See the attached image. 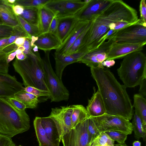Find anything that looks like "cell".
<instances>
[{
  "mask_svg": "<svg viewBox=\"0 0 146 146\" xmlns=\"http://www.w3.org/2000/svg\"><path fill=\"white\" fill-rule=\"evenodd\" d=\"M91 1V0H85L84 1L85 4H87L89 3Z\"/></svg>",
  "mask_w": 146,
  "mask_h": 146,
  "instance_id": "cell-58",
  "label": "cell"
},
{
  "mask_svg": "<svg viewBox=\"0 0 146 146\" xmlns=\"http://www.w3.org/2000/svg\"><path fill=\"white\" fill-rule=\"evenodd\" d=\"M78 20L75 15L59 18L56 34L62 44L75 26Z\"/></svg>",
  "mask_w": 146,
  "mask_h": 146,
  "instance_id": "cell-17",
  "label": "cell"
},
{
  "mask_svg": "<svg viewBox=\"0 0 146 146\" xmlns=\"http://www.w3.org/2000/svg\"><path fill=\"white\" fill-rule=\"evenodd\" d=\"M59 18L54 16L50 24L48 32L56 34L58 23Z\"/></svg>",
  "mask_w": 146,
  "mask_h": 146,
  "instance_id": "cell-44",
  "label": "cell"
},
{
  "mask_svg": "<svg viewBox=\"0 0 146 146\" xmlns=\"http://www.w3.org/2000/svg\"><path fill=\"white\" fill-rule=\"evenodd\" d=\"M42 126L50 141L55 146H59L61 137L54 121L48 116L40 117Z\"/></svg>",
  "mask_w": 146,
  "mask_h": 146,
  "instance_id": "cell-20",
  "label": "cell"
},
{
  "mask_svg": "<svg viewBox=\"0 0 146 146\" xmlns=\"http://www.w3.org/2000/svg\"><path fill=\"white\" fill-rule=\"evenodd\" d=\"M72 111V105L51 109L48 116L54 121L61 138L72 128L71 116Z\"/></svg>",
  "mask_w": 146,
  "mask_h": 146,
  "instance_id": "cell-11",
  "label": "cell"
},
{
  "mask_svg": "<svg viewBox=\"0 0 146 146\" xmlns=\"http://www.w3.org/2000/svg\"><path fill=\"white\" fill-rule=\"evenodd\" d=\"M139 11L141 22L146 24V4L145 0H141L140 3Z\"/></svg>",
  "mask_w": 146,
  "mask_h": 146,
  "instance_id": "cell-42",
  "label": "cell"
},
{
  "mask_svg": "<svg viewBox=\"0 0 146 146\" xmlns=\"http://www.w3.org/2000/svg\"><path fill=\"white\" fill-rule=\"evenodd\" d=\"M133 107L135 111L140 117L143 126L146 127V100L143 96L139 94H135L133 96Z\"/></svg>",
  "mask_w": 146,
  "mask_h": 146,
  "instance_id": "cell-26",
  "label": "cell"
},
{
  "mask_svg": "<svg viewBox=\"0 0 146 146\" xmlns=\"http://www.w3.org/2000/svg\"><path fill=\"white\" fill-rule=\"evenodd\" d=\"M112 0H91L74 15L78 21H88L106 7Z\"/></svg>",
  "mask_w": 146,
  "mask_h": 146,
  "instance_id": "cell-14",
  "label": "cell"
},
{
  "mask_svg": "<svg viewBox=\"0 0 146 146\" xmlns=\"http://www.w3.org/2000/svg\"><path fill=\"white\" fill-rule=\"evenodd\" d=\"M16 146H22L21 145H17V146L16 145Z\"/></svg>",
  "mask_w": 146,
  "mask_h": 146,
  "instance_id": "cell-62",
  "label": "cell"
},
{
  "mask_svg": "<svg viewBox=\"0 0 146 146\" xmlns=\"http://www.w3.org/2000/svg\"><path fill=\"white\" fill-rule=\"evenodd\" d=\"M86 4L80 0H49L44 6L60 18L74 15Z\"/></svg>",
  "mask_w": 146,
  "mask_h": 146,
  "instance_id": "cell-9",
  "label": "cell"
},
{
  "mask_svg": "<svg viewBox=\"0 0 146 146\" xmlns=\"http://www.w3.org/2000/svg\"><path fill=\"white\" fill-rule=\"evenodd\" d=\"M30 39L26 38L23 46H24L25 50L23 53L26 55H34L35 53L32 50V47L30 44Z\"/></svg>",
  "mask_w": 146,
  "mask_h": 146,
  "instance_id": "cell-45",
  "label": "cell"
},
{
  "mask_svg": "<svg viewBox=\"0 0 146 146\" xmlns=\"http://www.w3.org/2000/svg\"><path fill=\"white\" fill-rule=\"evenodd\" d=\"M13 27L4 24L0 25V40L9 38L13 33Z\"/></svg>",
  "mask_w": 146,
  "mask_h": 146,
  "instance_id": "cell-39",
  "label": "cell"
},
{
  "mask_svg": "<svg viewBox=\"0 0 146 146\" xmlns=\"http://www.w3.org/2000/svg\"><path fill=\"white\" fill-rule=\"evenodd\" d=\"M14 108L21 111L25 110L26 106L22 102L13 97L5 98Z\"/></svg>",
  "mask_w": 146,
  "mask_h": 146,
  "instance_id": "cell-40",
  "label": "cell"
},
{
  "mask_svg": "<svg viewBox=\"0 0 146 146\" xmlns=\"http://www.w3.org/2000/svg\"><path fill=\"white\" fill-rule=\"evenodd\" d=\"M92 21V19L89 21L83 31L75 41L69 49L65 56L70 55L74 53L77 50L81 43L86 32L90 27Z\"/></svg>",
  "mask_w": 146,
  "mask_h": 146,
  "instance_id": "cell-33",
  "label": "cell"
},
{
  "mask_svg": "<svg viewBox=\"0 0 146 146\" xmlns=\"http://www.w3.org/2000/svg\"><path fill=\"white\" fill-rule=\"evenodd\" d=\"M114 41L111 40L105 41L97 48L86 54L81 59L79 62L85 64L90 68L104 67L102 63L106 60Z\"/></svg>",
  "mask_w": 146,
  "mask_h": 146,
  "instance_id": "cell-12",
  "label": "cell"
},
{
  "mask_svg": "<svg viewBox=\"0 0 146 146\" xmlns=\"http://www.w3.org/2000/svg\"><path fill=\"white\" fill-rule=\"evenodd\" d=\"M120 146H127L125 144H119Z\"/></svg>",
  "mask_w": 146,
  "mask_h": 146,
  "instance_id": "cell-59",
  "label": "cell"
},
{
  "mask_svg": "<svg viewBox=\"0 0 146 146\" xmlns=\"http://www.w3.org/2000/svg\"><path fill=\"white\" fill-rule=\"evenodd\" d=\"M13 65L21 77L25 87L31 86L49 92L45 78L42 59L38 52L34 55H27L23 60L16 58Z\"/></svg>",
  "mask_w": 146,
  "mask_h": 146,
  "instance_id": "cell-3",
  "label": "cell"
},
{
  "mask_svg": "<svg viewBox=\"0 0 146 146\" xmlns=\"http://www.w3.org/2000/svg\"><path fill=\"white\" fill-rule=\"evenodd\" d=\"M17 49L20 50L23 52L25 50V48L24 46L22 45L18 46Z\"/></svg>",
  "mask_w": 146,
  "mask_h": 146,
  "instance_id": "cell-56",
  "label": "cell"
},
{
  "mask_svg": "<svg viewBox=\"0 0 146 146\" xmlns=\"http://www.w3.org/2000/svg\"><path fill=\"white\" fill-rule=\"evenodd\" d=\"M120 79L127 88L139 85L146 79V56L141 51L133 52L123 57L117 69Z\"/></svg>",
  "mask_w": 146,
  "mask_h": 146,
  "instance_id": "cell-5",
  "label": "cell"
},
{
  "mask_svg": "<svg viewBox=\"0 0 146 146\" xmlns=\"http://www.w3.org/2000/svg\"><path fill=\"white\" fill-rule=\"evenodd\" d=\"M137 13L122 0H112L92 18L90 26L77 50L88 53L98 47L100 39L110 30L116 31L135 23Z\"/></svg>",
  "mask_w": 146,
  "mask_h": 146,
  "instance_id": "cell-1",
  "label": "cell"
},
{
  "mask_svg": "<svg viewBox=\"0 0 146 146\" xmlns=\"http://www.w3.org/2000/svg\"><path fill=\"white\" fill-rule=\"evenodd\" d=\"M114 141L105 132L100 133L90 146H114Z\"/></svg>",
  "mask_w": 146,
  "mask_h": 146,
  "instance_id": "cell-31",
  "label": "cell"
},
{
  "mask_svg": "<svg viewBox=\"0 0 146 146\" xmlns=\"http://www.w3.org/2000/svg\"><path fill=\"white\" fill-rule=\"evenodd\" d=\"M11 138L0 133V146H16Z\"/></svg>",
  "mask_w": 146,
  "mask_h": 146,
  "instance_id": "cell-43",
  "label": "cell"
},
{
  "mask_svg": "<svg viewBox=\"0 0 146 146\" xmlns=\"http://www.w3.org/2000/svg\"><path fill=\"white\" fill-rule=\"evenodd\" d=\"M9 54L0 50V74H8L9 65L7 62V58Z\"/></svg>",
  "mask_w": 146,
  "mask_h": 146,
  "instance_id": "cell-38",
  "label": "cell"
},
{
  "mask_svg": "<svg viewBox=\"0 0 146 146\" xmlns=\"http://www.w3.org/2000/svg\"><path fill=\"white\" fill-rule=\"evenodd\" d=\"M13 97L23 103L28 108H36L40 102L37 96L24 90L16 92Z\"/></svg>",
  "mask_w": 146,
  "mask_h": 146,
  "instance_id": "cell-23",
  "label": "cell"
},
{
  "mask_svg": "<svg viewBox=\"0 0 146 146\" xmlns=\"http://www.w3.org/2000/svg\"><path fill=\"white\" fill-rule=\"evenodd\" d=\"M30 118L25 110H19L0 98V133L11 137L28 131Z\"/></svg>",
  "mask_w": 146,
  "mask_h": 146,
  "instance_id": "cell-4",
  "label": "cell"
},
{
  "mask_svg": "<svg viewBox=\"0 0 146 146\" xmlns=\"http://www.w3.org/2000/svg\"><path fill=\"white\" fill-rule=\"evenodd\" d=\"M0 86L12 89L17 92L24 90V88L14 76L8 74H0Z\"/></svg>",
  "mask_w": 146,
  "mask_h": 146,
  "instance_id": "cell-28",
  "label": "cell"
},
{
  "mask_svg": "<svg viewBox=\"0 0 146 146\" xmlns=\"http://www.w3.org/2000/svg\"><path fill=\"white\" fill-rule=\"evenodd\" d=\"M87 130L90 141V145L92 142L100 134V132L93 121L90 117L88 118Z\"/></svg>",
  "mask_w": 146,
  "mask_h": 146,
  "instance_id": "cell-36",
  "label": "cell"
},
{
  "mask_svg": "<svg viewBox=\"0 0 146 146\" xmlns=\"http://www.w3.org/2000/svg\"><path fill=\"white\" fill-rule=\"evenodd\" d=\"M115 63L114 60H106L104 61L102 63V66L104 67L106 66L107 68H110L113 66Z\"/></svg>",
  "mask_w": 146,
  "mask_h": 146,
  "instance_id": "cell-49",
  "label": "cell"
},
{
  "mask_svg": "<svg viewBox=\"0 0 146 146\" xmlns=\"http://www.w3.org/2000/svg\"><path fill=\"white\" fill-rule=\"evenodd\" d=\"M16 58L20 60H23L27 57V55L24 54L23 52L20 54H17L16 55Z\"/></svg>",
  "mask_w": 146,
  "mask_h": 146,
  "instance_id": "cell-53",
  "label": "cell"
},
{
  "mask_svg": "<svg viewBox=\"0 0 146 146\" xmlns=\"http://www.w3.org/2000/svg\"><path fill=\"white\" fill-rule=\"evenodd\" d=\"M89 21H78L61 46L56 50L54 56H64L69 49L83 31Z\"/></svg>",
  "mask_w": 146,
  "mask_h": 146,
  "instance_id": "cell-15",
  "label": "cell"
},
{
  "mask_svg": "<svg viewBox=\"0 0 146 146\" xmlns=\"http://www.w3.org/2000/svg\"><path fill=\"white\" fill-rule=\"evenodd\" d=\"M146 42L132 43L114 41L108 55L107 60L121 58L133 52L141 51Z\"/></svg>",
  "mask_w": 146,
  "mask_h": 146,
  "instance_id": "cell-13",
  "label": "cell"
},
{
  "mask_svg": "<svg viewBox=\"0 0 146 146\" xmlns=\"http://www.w3.org/2000/svg\"><path fill=\"white\" fill-rule=\"evenodd\" d=\"M131 124L135 137L138 140L142 138L144 141L145 142L146 127H144L140 117L135 112L134 114Z\"/></svg>",
  "mask_w": 146,
  "mask_h": 146,
  "instance_id": "cell-27",
  "label": "cell"
},
{
  "mask_svg": "<svg viewBox=\"0 0 146 146\" xmlns=\"http://www.w3.org/2000/svg\"><path fill=\"white\" fill-rule=\"evenodd\" d=\"M141 143L139 141H135L133 143V146H141Z\"/></svg>",
  "mask_w": 146,
  "mask_h": 146,
  "instance_id": "cell-55",
  "label": "cell"
},
{
  "mask_svg": "<svg viewBox=\"0 0 146 146\" xmlns=\"http://www.w3.org/2000/svg\"><path fill=\"white\" fill-rule=\"evenodd\" d=\"M38 39V36H32L31 37L30 40V44L32 48L34 47L35 45L34 44L35 42Z\"/></svg>",
  "mask_w": 146,
  "mask_h": 146,
  "instance_id": "cell-54",
  "label": "cell"
},
{
  "mask_svg": "<svg viewBox=\"0 0 146 146\" xmlns=\"http://www.w3.org/2000/svg\"><path fill=\"white\" fill-rule=\"evenodd\" d=\"M26 38L24 37H20L17 38L14 43L17 46L23 45L24 44Z\"/></svg>",
  "mask_w": 146,
  "mask_h": 146,
  "instance_id": "cell-50",
  "label": "cell"
},
{
  "mask_svg": "<svg viewBox=\"0 0 146 146\" xmlns=\"http://www.w3.org/2000/svg\"><path fill=\"white\" fill-rule=\"evenodd\" d=\"M117 42L138 43L146 42V24L139 19L137 22L117 31L107 37Z\"/></svg>",
  "mask_w": 146,
  "mask_h": 146,
  "instance_id": "cell-7",
  "label": "cell"
},
{
  "mask_svg": "<svg viewBox=\"0 0 146 146\" xmlns=\"http://www.w3.org/2000/svg\"><path fill=\"white\" fill-rule=\"evenodd\" d=\"M39 8L36 7H24L23 12L20 16L30 24L38 26Z\"/></svg>",
  "mask_w": 146,
  "mask_h": 146,
  "instance_id": "cell-29",
  "label": "cell"
},
{
  "mask_svg": "<svg viewBox=\"0 0 146 146\" xmlns=\"http://www.w3.org/2000/svg\"><path fill=\"white\" fill-rule=\"evenodd\" d=\"M85 54L82 52H76L72 54L64 57L54 56L55 61V72L58 77L62 79L63 71L68 65L79 62L81 59Z\"/></svg>",
  "mask_w": 146,
  "mask_h": 146,
  "instance_id": "cell-19",
  "label": "cell"
},
{
  "mask_svg": "<svg viewBox=\"0 0 146 146\" xmlns=\"http://www.w3.org/2000/svg\"><path fill=\"white\" fill-rule=\"evenodd\" d=\"M3 24V23L1 21V20L0 19V25Z\"/></svg>",
  "mask_w": 146,
  "mask_h": 146,
  "instance_id": "cell-61",
  "label": "cell"
},
{
  "mask_svg": "<svg viewBox=\"0 0 146 146\" xmlns=\"http://www.w3.org/2000/svg\"><path fill=\"white\" fill-rule=\"evenodd\" d=\"M17 91L12 89L0 86V98L13 97Z\"/></svg>",
  "mask_w": 146,
  "mask_h": 146,
  "instance_id": "cell-41",
  "label": "cell"
},
{
  "mask_svg": "<svg viewBox=\"0 0 146 146\" xmlns=\"http://www.w3.org/2000/svg\"><path fill=\"white\" fill-rule=\"evenodd\" d=\"M54 16V13L50 10L45 7L39 8L38 26L41 34L48 32Z\"/></svg>",
  "mask_w": 146,
  "mask_h": 146,
  "instance_id": "cell-21",
  "label": "cell"
},
{
  "mask_svg": "<svg viewBox=\"0 0 146 146\" xmlns=\"http://www.w3.org/2000/svg\"><path fill=\"white\" fill-rule=\"evenodd\" d=\"M38 39L34 44L38 48L46 51L56 50L62 45V43L55 34L47 32L38 36Z\"/></svg>",
  "mask_w": 146,
  "mask_h": 146,
  "instance_id": "cell-16",
  "label": "cell"
},
{
  "mask_svg": "<svg viewBox=\"0 0 146 146\" xmlns=\"http://www.w3.org/2000/svg\"><path fill=\"white\" fill-rule=\"evenodd\" d=\"M140 89L139 94L144 96L146 95V79H144L139 85Z\"/></svg>",
  "mask_w": 146,
  "mask_h": 146,
  "instance_id": "cell-47",
  "label": "cell"
},
{
  "mask_svg": "<svg viewBox=\"0 0 146 146\" xmlns=\"http://www.w3.org/2000/svg\"><path fill=\"white\" fill-rule=\"evenodd\" d=\"M94 93L88 100L86 110L89 117H96L106 113V111L102 96L99 90L96 92L93 88Z\"/></svg>",
  "mask_w": 146,
  "mask_h": 146,
  "instance_id": "cell-18",
  "label": "cell"
},
{
  "mask_svg": "<svg viewBox=\"0 0 146 146\" xmlns=\"http://www.w3.org/2000/svg\"><path fill=\"white\" fill-rule=\"evenodd\" d=\"M17 54L16 51L9 54L7 58V62L9 64L11 61L12 60L15 58Z\"/></svg>",
  "mask_w": 146,
  "mask_h": 146,
  "instance_id": "cell-51",
  "label": "cell"
},
{
  "mask_svg": "<svg viewBox=\"0 0 146 146\" xmlns=\"http://www.w3.org/2000/svg\"><path fill=\"white\" fill-rule=\"evenodd\" d=\"M114 146H120L119 144H115L114 145Z\"/></svg>",
  "mask_w": 146,
  "mask_h": 146,
  "instance_id": "cell-60",
  "label": "cell"
},
{
  "mask_svg": "<svg viewBox=\"0 0 146 146\" xmlns=\"http://www.w3.org/2000/svg\"><path fill=\"white\" fill-rule=\"evenodd\" d=\"M0 19L4 24L15 27L20 25L12 8L0 3Z\"/></svg>",
  "mask_w": 146,
  "mask_h": 146,
  "instance_id": "cell-22",
  "label": "cell"
},
{
  "mask_svg": "<svg viewBox=\"0 0 146 146\" xmlns=\"http://www.w3.org/2000/svg\"><path fill=\"white\" fill-rule=\"evenodd\" d=\"M33 125L39 146H55L47 137L42 126L40 117H35L33 121Z\"/></svg>",
  "mask_w": 146,
  "mask_h": 146,
  "instance_id": "cell-25",
  "label": "cell"
},
{
  "mask_svg": "<svg viewBox=\"0 0 146 146\" xmlns=\"http://www.w3.org/2000/svg\"><path fill=\"white\" fill-rule=\"evenodd\" d=\"M16 16L19 24L31 37L32 36H37L41 34L38 26L30 24L20 15Z\"/></svg>",
  "mask_w": 146,
  "mask_h": 146,
  "instance_id": "cell-30",
  "label": "cell"
},
{
  "mask_svg": "<svg viewBox=\"0 0 146 146\" xmlns=\"http://www.w3.org/2000/svg\"><path fill=\"white\" fill-rule=\"evenodd\" d=\"M71 116L72 128L89 117L86 108L81 105H73Z\"/></svg>",
  "mask_w": 146,
  "mask_h": 146,
  "instance_id": "cell-24",
  "label": "cell"
},
{
  "mask_svg": "<svg viewBox=\"0 0 146 146\" xmlns=\"http://www.w3.org/2000/svg\"><path fill=\"white\" fill-rule=\"evenodd\" d=\"M93 121L100 132L116 131L131 134L133 131L131 123L120 116L107 113L99 116L89 117Z\"/></svg>",
  "mask_w": 146,
  "mask_h": 146,
  "instance_id": "cell-8",
  "label": "cell"
},
{
  "mask_svg": "<svg viewBox=\"0 0 146 146\" xmlns=\"http://www.w3.org/2000/svg\"><path fill=\"white\" fill-rule=\"evenodd\" d=\"M90 70L103 100L106 113L131 120L133 115V107L125 86L119 83L107 68H91Z\"/></svg>",
  "mask_w": 146,
  "mask_h": 146,
  "instance_id": "cell-2",
  "label": "cell"
},
{
  "mask_svg": "<svg viewBox=\"0 0 146 146\" xmlns=\"http://www.w3.org/2000/svg\"><path fill=\"white\" fill-rule=\"evenodd\" d=\"M50 52H44L42 61L45 78L50 94L51 102L67 101L69 97V92L64 85L62 79L58 78L53 69L50 60Z\"/></svg>",
  "mask_w": 146,
  "mask_h": 146,
  "instance_id": "cell-6",
  "label": "cell"
},
{
  "mask_svg": "<svg viewBox=\"0 0 146 146\" xmlns=\"http://www.w3.org/2000/svg\"><path fill=\"white\" fill-rule=\"evenodd\" d=\"M24 90L27 92L34 95L38 98L40 97L44 96L48 97L50 98V93L48 91L41 90L29 86L24 87Z\"/></svg>",
  "mask_w": 146,
  "mask_h": 146,
  "instance_id": "cell-37",
  "label": "cell"
},
{
  "mask_svg": "<svg viewBox=\"0 0 146 146\" xmlns=\"http://www.w3.org/2000/svg\"><path fill=\"white\" fill-rule=\"evenodd\" d=\"M24 37L31 40V37L20 25L14 27L13 33L9 38L6 47L14 44L16 39L19 37Z\"/></svg>",
  "mask_w": 146,
  "mask_h": 146,
  "instance_id": "cell-32",
  "label": "cell"
},
{
  "mask_svg": "<svg viewBox=\"0 0 146 146\" xmlns=\"http://www.w3.org/2000/svg\"><path fill=\"white\" fill-rule=\"evenodd\" d=\"M16 0H0V3L11 8L15 5Z\"/></svg>",
  "mask_w": 146,
  "mask_h": 146,
  "instance_id": "cell-48",
  "label": "cell"
},
{
  "mask_svg": "<svg viewBox=\"0 0 146 146\" xmlns=\"http://www.w3.org/2000/svg\"><path fill=\"white\" fill-rule=\"evenodd\" d=\"M12 9L14 13L17 16L21 15L24 10V7L18 5H14Z\"/></svg>",
  "mask_w": 146,
  "mask_h": 146,
  "instance_id": "cell-46",
  "label": "cell"
},
{
  "mask_svg": "<svg viewBox=\"0 0 146 146\" xmlns=\"http://www.w3.org/2000/svg\"><path fill=\"white\" fill-rule=\"evenodd\" d=\"M9 38L0 40V50H3L7 43Z\"/></svg>",
  "mask_w": 146,
  "mask_h": 146,
  "instance_id": "cell-52",
  "label": "cell"
},
{
  "mask_svg": "<svg viewBox=\"0 0 146 146\" xmlns=\"http://www.w3.org/2000/svg\"><path fill=\"white\" fill-rule=\"evenodd\" d=\"M113 140L116 141L119 144H123L126 140L127 135L120 131H110L105 132Z\"/></svg>",
  "mask_w": 146,
  "mask_h": 146,
  "instance_id": "cell-35",
  "label": "cell"
},
{
  "mask_svg": "<svg viewBox=\"0 0 146 146\" xmlns=\"http://www.w3.org/2000/svg\"><path fill=\"white\" fill-rule=\"evenodd\" d=\"M49 0H16L15 5H18L24 7L40 8L44 6Z\"/></svg>",
  "mask_w": 146,
  "mask_h": 146,
  "instance_id": "cell-34",
  "label": "cell"
},
{
  "mask_svg": "<svg viewBox=\"0 0 146 146\" xmlns=\"http://www.w3.org/2000/svg\"><path fill=\"white\" fill-rule=\"evenodd\" d=\"M88 118L62 136L63 146H89L90 141L87 130Z\"/></svg>",
  "mask_w": 146,
  "mask_h": 146,
  "instance_id": "cell-10",
  "label": "cell"
},
{
  "mask_svg": "<svg viewBox=\"0 0 146 146\" xmlns=\"http://www.w3.org/2000/svg\"><path fill=\"white\" fill-rule=\"evenodd\" d=\"M38 48L36 46H35L33 48V50L35 52H37L38 51Z\"/></svg>",
  "mask_w": 146,
  "mask_h": 146,
  "instance_id": "cell-57",
  "label": "cell"
}]
</instances>
